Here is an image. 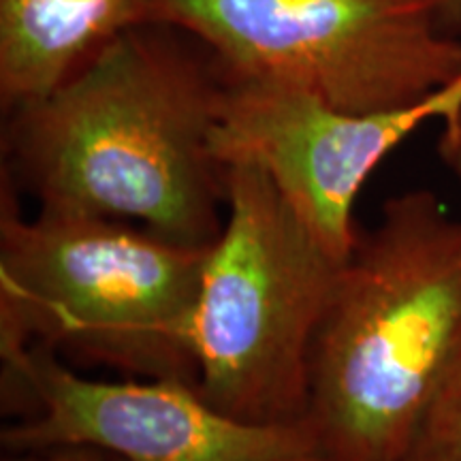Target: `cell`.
<instances>
[{"mask_svg":"<svg viewBox=\"0 0 461 461\" xmlns=\"http://www.w3.org/2000/svg\"><path fill=\"white\" fill-rule=\"evenodd\" d=\"M227 88L193 34L126 28L68 82L9 112L3 176L39 212L113 218L210 248L227 210L214 131Z\"/></svg>","mask_w":461,"mask_h":461,"instance_id":"1","label":"cell"},{"mask_svg":"<svg viewBox=\"0 0 461 461\" xmlns=\"http://www.w3.org/2000/svg\"><path fill=\"white\" fill-rule=\"evenodd\" d=\"M461 357V221L429 190L389 199L339 265L310 353L322 461H402Z\"/></svg>","mask_w":461,"mask_h":461,"instance_id":"2","label":"cell"},{"mask_svg":"<svg viewBox=\"0 0 461 461\" xmlns=\"http://www.w3.org/2000/svg\"><path fill=\"white\" fill-rule=\"evenodd\" d=\"M207 250L113 218H26L3 176L0 350L43 346L71 367L197 384L193 322Z\"/></svg>","mask_w":461,"mask_h":461,"instance_id":"3","label":"cell"},{"mask_svg":"<svg viewBox=\"0 0 461 461\" xmlns=\"http://www.w3.org/2000/svg\"><path fill=\"white\" fill-rule=\"evenodd\" d=\"M224 180L227 214L194 308V387L246 423H308L310 353L344 261L257 165H227Z\"/></svg>","mask_w":461,"mask_h":461,"instance_id":"4","label":"cell"},{"mask_svg":"<svg viewBox=\"0 0 461 461\" xmlns=\"http://www.w3.org/2000/svg\"><path fill=\"white\" fill-rule=\"evenodd\" d=\"M229 77L272 79L353 113L423 101L461 75L442 0H148Z\"/></svg>","mask_w":461,"mask_h":461,"instance_id":"5","label":"cell"},{"mask_svg":"<svg viewBox=\"0 0 461 461\" xmlns=\"http://www.w3.org/2000/svg\"><path fill=\"white\" fill-rule=\"evenodd\" d=\"M9 453L90 447L124 461H322L308 423L258 425L216 411L184 380H95L43 346L3 348Z\"/></svg>","mask_w":461,"mask_h":461,"instance_id":"6","label":"cell"},{"mask_svg":"<svg viewBox=\"0 0 461 461\" xmlns=\"http://www.w3.org/2000/svg\"><path fill=\"white\" fill-rule=\"evenodd\" d=\"M461 109V75L414 105L353 113L272 79L229 77L214 131L221 163H250L272 177L297 216L344 261L359 238L355 203L391 149L419 126Z\"/></svg>","mask_w":461,"mask_h":461,"instance_id":"7","label":"cell"},{"mask_svg":"<svg viewBox=\"0 0 461 461\" xmlns=\"http://www.w3.org/2000/svg\"><path fill=\"white\" fill-rule=\"evenodd\" d=\"M149 22L148 0H0V103L41 101L126 28Z\"/></svg>","mask_w":461,"mask_h":461,"instance_id":"8","label":"cell"},{"mask_svg":"<svg viewBox=\"0 0 461 461\" xmlns=\"http://www.w3.org/2000/svg\"><path fill=\"white\" fill-rule=\"evenodd\" d=\"M402 461H461V357Z\"/></svg>","mask_w":461,"mask_h":461,"instance_id":"9","label":"cell"},{"mask_svg":"<svg viewBox=\"0 0 461 461\" xmlns=\"http://www.w3.org/2000/svg\"><path fill=\"white\" fill-rule=\"evenodd\" d=\"M5 461H124L112 453L99 451L90 447H56L45 448V451L31 453H11Z\"/></svg>","mask_w":461,"mask_h":461,"instance_id":"10","label":"cell"},{"mask_svg":"<svg viewBox=\"0 0 461 461\" xmlns=\"http://www.w3.org/2000/svg\"><path fill=\"white\" fill-rule=\"evenodd\" d=\"M438 152L445 165L461 180V109L451 118L445 120Z\"/></svg>","mask_w":461,"mask_h":461,"instance_id":"11","label":"cell"},{"mask_svg":"<svg viewBox=\"0 0 461 461\" xmlns=\"http://www.w3.org/2000/svg\"><path fill=\"white\" fill-rule=\"evenodd\" d=\"M442 7H445L447 24L453 32L461 31V0H442Z\"/></svg>","mask_w":461,"mask_h":461,"instance_id":"12","label":"cell"}]
</instances>
